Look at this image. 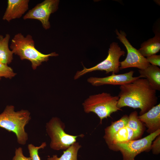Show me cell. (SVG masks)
Returning a JSON list of instances; mask_svg holds the SVG:
<instances>
[{"mask_svg": "<svg viewBox=\"0 0 160 160\" xmlns=\"http://www.w3.org/2000/svg\"><path fill=\"white\" fill-rule=\"evenodd\" d=\"M10 48L13 53L18 56L21 60L30 61L33 70L42 62L47 61L50 57L58 55L55 52L48 54L41 53L35 48V42L31 35L24 36L21 33L15 35L11 40Z\"/></svg>", "mask_w": 160, "mask_h": 160, "instance_id": "7a4b0ae2", "label": "cell"}, {"mask_svg": "<svg viewBox=\"0 0 160 160\" xmlns=\"http://www.w3.org/2000/svg\"><path fill=\"white\" fill-rule=\"evenodd\" d=\"M10 39L9 34H6L4 37L0 35V61L7 65L12 62L14 54L9 47Z\"/></svg>", "mask_w": 160, "mask_h": 160, "instance_id": "2e32d148", "label": "cell"}, {"mask_svg": "<svg viewBox=\"0 0 160 160\" xmlns=\"http://www.w3.org/2000/svg\"><path fill=\"white\" fill-rule=\"evenodd\" d=\"M46 131L51 138L50 148L55 150H66L74 143L76 138L83 137V134L75 136L69 135L64 131L65 125L57 117L52 118L47 123Z\"/></svg>", "mask_w": 160, "mask_h": 160, "instance_id": "5b68a950", "label": "cell"}, {"mask_svg": "<svg viewBox=\"0 0 160 160\" xmlns=\"http://www.w3.org/2000/svg\"><path fill=\"white\" fill-rule=\"evenodd\" d=\"M46 142L42 143L39 146H35L32 144H29L28 146L30 157L31 160H41L39 155V151L44 149L46 146Z\"/></svg>", "mask_w": 160, "mask_h": 160, "instance_id": "ffe728a7", "label": "cell"}, {"mask_svg": "<svg viewBox=\"0 0 160 160\" xmlns=\"http://www.w3.org/2000/svg\"><path fill=\"white\" fill-rule=\"evenodd\" d=\"M59 2L58 0H45L29 10L23 19L37 20L40 21L44 29H49L50 27L49 21L50 15L57 10Z\"/></svg>", "mask_w": 160, "mask_h": 160, "instance_id": "9c48e42d", "label": "cell"}, {"mask_svg": "<svg viewBox=\"0 0 160 160\" xmlns=\"http://www.w3.org/2000/svg\"><path fill=\"white\" fill-rule=\"evenodd\" d=\"M160 50V34L156 32L155 36L143 42L138 50L144 57L156 55Z\"/></svg>", "mask_w": 160, "mask_h": 160, "instance_id": "5bb4252c", "label": "cell"}, {"mask_svg": "<svg viewBox=\"0 0 160 160\" xmlns=\"http://www.w3.org/2000/svg\"><path fill=\"white\" fill-rule=\"evenodd\" d=\"M137 138L134 131L126 126L120 129L115 135L109 148L114 151L117 144L135 140Z\"/></svg>", "mask_w": 160, "mask_h": 160, "instance_id": "e0dca14e", "label": "cell"}, {"mask_svg": "<svg viewBox=\"0 0 160 160\" xmlns=\"http://www.w3.org/2000/svg\"><path fill=\"white\" fill-rule=\"evenodd\" d=\"M31 119L30 113L28 111L21 110L15 111L14 106L7 105L0 114V127L14 133L18 143L24 145L28 139L25 127Z\"/></svg>", "mask_w": 160, "mask_h": 160, "instance_id": "3957f363", "label": "cell"}, {"mask_svg": "<svg viewBox=\"0 0 160 160\" xmlns=\"http://www.w3.org/2000/svg\"><path fill=\"white\" fill-rule=\"evenodd\" d=\"M29 0H8L2 19L9 22L20 18L28 9Z\"/></svg>", "mask_w": 160, "mask_h": 160, "instance_id": "8fae6325", "label": "cell"}, {"mask_svg": "<svg viewBox=\"0 0 160 160\" xmlns=\"http://www.w3.org/2000/svg\"><path fill=\"white\" fill-rule=\"evenodd\" d=\"M141 78L146 79L155 90H160V69L157 66L150 64L146 68L138 70Z\"/></svg>", "mask_w": 160, "mask_h": 160, "instance_id": "4fadbf2b", "label": "cell"}, {"mask_svg": "<svg viewBox=\"0 0 160 160\" xmlns=\"http://www.w3.org/2000/svg\"><path fill=\"white\" fill-rule=\"evenodd\" d=\"M151 148L153 153L154 154H158L160 153V135H158L151 145Z\"/></svg>", "mask_w": 160, "mask_h": 160, "instance_id": "603a6c76", "label": "cell"}, {"mask_svg": "<svg viewBox=\"0 0 160 160\" xmlns=\"http://www.w3.org/2000/svg\"><path fill=\"white\" fill-rule=\"evenodd\" d=\"M160 134V129L141 139L118 143L115 146L114 150L120 151L123 160H134L139 154L151 149L153 141Z\"/></svg>", "mask_w": 160, "mask_h": 160, "instance_id": "52a82bcc", "label": "cell"}, {"mask_svg": "<svg viewBox=\"0 0 160 160\" xmlns=\"http://www.w3.org/2000/svg\"><path fill=\"white\" fill-rule=\"evenodd\" d=\"M128 120V116H123L119 120L112 122L111 124L105 129V135L103 137L109 148L110 147L113 137L121 128L127 126Z\"/></svg>", "mask_w": 160, "mask_h": 160, "instance_id": "9a60e30c", "label": "cell"}, {"mask_svg": "<svg viewBox=\"0 0 160 160\" xmlns=\"http://www.w3.org/2000/svg\"><path fill=\"white\" fill-rule=\"evenodd\" d=\"M115 32L117 38L124 45L127 52L126 58L120 62V70L132 67L139 69L147 68L150 64L138 50L132 46L127 38L126 33L121 30L119 32L117 29L115 30Z\"/></svg>", "mask_w": 160, "mask_h": 160, "instance_id": "ba28073f", "label": "cell"}, {"mask_svg": "<svg viewBox=\"0 0 160 160\" xmlns=\"http://www.w3.org/2000/svg\"><path fill=\"white\" fill-rule=\"evenodd\" d=\"M81 145L76 142L71 145L67 149L64 151L62 155L58 157L57 155L52 157L48 156L47 160H78L77 154Z\"/></svg>", "mask_w": 160, "mask_h": 160, "instance_id": "ac0fdd59", "label": "cell"}, {"mask_svg": "<svg viewBox=\"0 0 160 160\" xmlns=\"http://www.w3.org/2000/svg\"><path fill=\"white\" fill-rule=\"evenodd\" d=\"M119 97L111 94L103 92L89 96L82 103L84 112H92L100 118V124L102 120L110 117L113 112L121 110L117 107Z\"/></svg>", "mask_w": 160, "mask_h": 160, "instance_id": "277c9868", "label": "cell"}, {"mask_svg": "<svg viewBox=\"0 0 160 160\" xmlns=\"http://www.w3.org/2000/svg\"><path fill=\"white\" fill-rule=\"evenodd\" d=\"M108 55L103 61L96 65L89 68L83 66V69L77 72L74 76V79H77L89 72L96 71H105L106 73L110 72L117 73L120 71V57L124 55L125 52L122 50L118 43L113 42L110 45Z\"/></svg>", "mask_w": 160, "mask_h": 160, "instance_id": "8992f818", "label": "cell"}, {"mask_svg": "<svg viewBox=\"0 0 160 160\" xmlns=\"http://www.w3.org/2000/svg\"></svg>", "mask_w": 160, "mask_h": 160, "instance_id": "d4e9b609", "label": "cell"}, {"mask_svg": "<svg viewBox=\"0 0 160 160\" xmlns=\"http://www.w3.org/2000/svg\"><path fill=\"white\" fill-rule=\"evenodd\" d=\"M16 75L12 68L0 61V77L11 79Z\"/></svg>", "mask_w": 160, "mask_h": 160, "instance_id": "44dd1931", "label": "cell"}, {"mask_svg": "<svg viewBox=\"0 0 160 160\" xmlns=\"http://www.w3.org/2000/svg\"><path fill=\"white\" fill-rule=\"evenodd\" d=\"M146 58L148 62L151 65L160 66V55H154L147 57Z\"/></svg>", "mask_w": 160, "mask_h": 160, "instance_id": "cb8c5ba5", "label": "cell"}, {"mask_svg": "<svg viewBox=\"0 0 160 160\" xmlns=\"http://www.w3.org/2000/svg\"><path fill=\"white\" fill-rule=\"evenodd\" d=\"M132 129L138 138L143 132V126L142 122L138 118L137 111L131 112L128 116V120L127 125Z\"/></svg>", "mask_w": 160, "mask_h": 160, "instance_id": "d6986e66", "label": "cell"}, {"mask_svg": "<svg viewBox=\"0 0 160 160\" xmlns=\"http://www.w3.org/2000/svg\"><path fill=\"white\" fill-rule=\"evenodd\" d=\"M117 107L128 106L140 109V115L148 111L157 104L156 90L146 79L139 78L120 85Z\"/></svg>", "mask_w": 160, "mask_h": 160, "instance_id": "6da1fadb", "label": "cell"}, {"mask_svg": "<svg viewBox=\"0 0 160 160\" xmlns=\"http://www.w3.org/2000/svg\"><path fill=\"white\" fill-rule=\"evenodd\" d=\"M12 160H31L30 157H26L23 154V149L21 147L16 148L15 151V155L13 158Z\"/></svg>", "mask_w": 160, "mask_h": 160, "instance_id": "7402d4cb", "label": "cell"}, {"mask_svg": "<svg viewBox=\"0 0 160 160\" xmlns=\"http://www.w3.org/2000/svg\"><path fill=\"white\" fill-rule=\"evenodd\" d=\"M139 120L144 123L150 134L160 129V104L154 106L145 113L138 116Z\"/></svg>", "mask_w": 160, "mask_h": 160, "instance_id": "7c38bea8", "label": "cell"}, {"mask_svg": "<svg viewBox=\"0 0 160 160\" xmlns=\"http://www.w3.org/2000/svg\"><path fill=\"white\" fill-rule=\"evenodd\" d=\"M134 73L133 71L119 74L112 73L111 75L105 77H90L87 79V81L92 85L95 86L106 84L121 85L141 78L140 76L133 77Z\"/></svg>", "mask_w": 160, "mask_h": 160, "instance_id": "30bf717a", "label": "cell"}]
</instances>
